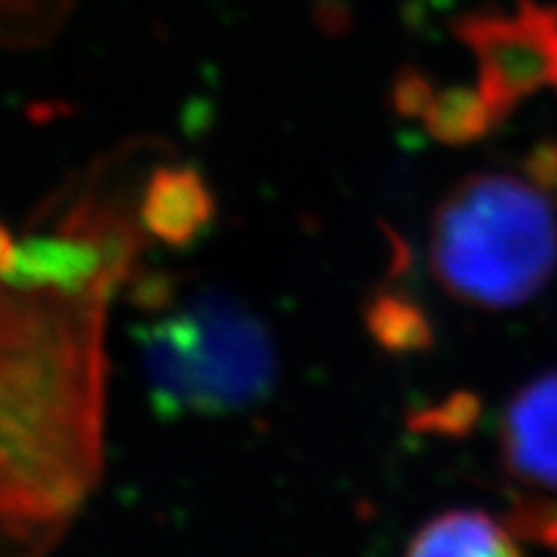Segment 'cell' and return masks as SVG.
Masks as SVG:
<instances>
[{
	"mask_svg": "<svg viewBox=\"0 0 557 557\" xmlns=\"http://www.w3.org/2000/svg\"><path fill=\"white\" fill-rule=\"evenodd\" d=\"M500 455L511 478L557 491V372L527 382L508 400Z\"/></svg>",
	"mask_w": 557,
	"mask_h": 557,
	"instance_id": "6",
	"label": "cell"
},
{
	"mask_svg": "<svg viewBox=\"0 0 557 557\" xmlns=\"http://www.w3.org/2000/svg\"><path fill=\"white\" fill-rule=\"evenodd\" d=\"M429 256L436 282L459 302L524 305L557 267L553 201L508 173H470L436 205Z\"/></svg>",
	"mask_w": 557,
	"mask_h": 557,
	"instance_id": "2",
	"label": "cell"
},
{
	"mask_svg": "<svg viewBox=\"0 0 557 557\" xmlns=\"http://www.w3.org/2000/svg\"><path fill=\"white\" fill-rule=\"evenodd\" d=\"M364 325L369 336L389 354H421L434 346V325L416 299L395 289H377L367 297Z\"/></svg>",
	"mask_w": 557,
	"mask_h": 557,
	"instance_id": "9",
	"label": "cell"
},
{
	"mask_svg": "<svg viewBox=\"0 0 557 557\" xmlns=\"http://www.w3.org/2000/svg\"><path fill=\"white\" fill-rule=\"evenodd\" d=\"M436 96L434 83L423 70L413 65H403L395 73L393 86H389V107L403 120H416L423 116V111L429 109L431 99Z\"/></svg>",
	"mask_w": 557,
	"mask_h": 557,
	"instance_id": "14",
	"label": "cell"
},
{
	"mask_svg": "<svg viewBox=\"0 0 557 557\" xmlns=\"http://www.w3.org/2000/svg\"><path fill=\"white\" fill-rule=\"evenodd\" d=\"M13 253H16V243H13V238H11V230L0 222V276L9 271Z\"/></svg>",
	"mask_w": 557,
	"mask_h": 557,
	"instance_id": "18",
	"label": "cell"
},
{
	"mask_svg": "<svg viewBox=\"0 0 557 557\" xmlns=\"http://www.w3.org/2000/svg\"><path fill=\"white\" fill-rule=\"evenodd\" d=\"M423 124L438 145L465 148L496 129L500 120L480 90L475 94L470 88H447L431 99L423 111Z\"/></svg>",
	"mask_w": 557,
	"mask_h": 557,
	"instance_id": "10",
	"label": "cell"
},
{
	"mask_svg": "<svg viewBox=\"0 0 557 557\" xmlns=\"http://www.w3.org/2000/svg\"><path fill=\"white\" fill-rule=\"evenodd\" d=\"M408 555H521L519 540L506 524L478 508H455L429 519L410 537Z\"/></svg>",
	"mask_w": 557,
	"mask_h": 557,
	"instance_id": "8",
	"label": "cell"
},
{
	"mask_svg": "<svg viewBox=\"0 0 557 557\" xmlns=\"http://www.w3.org/2000/svg\"><path fill=\"white\" fill-rule=\"evenodd\" d=\"M480 413H483V403L478 395L470 389H457L436 406L413 410L408 416V429L416 434L462 438L478 426Z\"/></svg>",
	"mask_w": 557,
	"mask_h": 557,
	"instance_id": "12",
	"label": "cell"
},
{
	"mask_svg": "<svg viewBox=\"0 0 557 557\" xmlns=\"http://www.w3.org/2000/svg\"><path fill=\"white\" fill-rule=\"evenodd\" d=\"M178 278L169 271H148L132 278L129 302L145 312L169 310L176 299Z\"/></svg>",
	"mask_w": 557,
	"mask_h": 557,
	"instance_id": "16",
	"label": "cell"
},
{
	"mask_svg": "<svg viewBox=\"0 0 557 557\" xmlns=\"http://www.w3.org/2000/svg\"><path fill=\"white\" fill-rule=\"evenodd\" d=\"M107 305L0 287V545H54L99 483Z\"/></svg>",
	"mask_w": 557,
	"mask_h": 557,
	"instance_id": "1",
	"label": "cell"
},
{
	"mask_svg": "<svg viewBox=\"0 0 557 557\" xmlns=\"http://www.w3.org/2000/svg\"><path fill=\"white\" fill-rule=\"evenodd\" d=\"M137 351L163 418L250 408L269 398L278 372L263 320L225 289H201L189 308L139 329Z\"/></svg>",
	"mask_w": 557,
	"mask_h": 557,
	"instance_id": "3",
	"label": "cell"
},
{
	"mask_svg": "<svg viewBox=\"0 0 557 557\" xmlns=\"http://www.w3.org/2000/svg\"><path fill=\"white\" fill-rule=\"evenodd\" d=\"M139 225L171 248H189L212 227L218 199L194 165H158L139 201Z\"/></svg>",
	"mask_w": 557,
	"mask_h": 557,
	"instance_id": "7",
	"label": "cell"
},
{
	"mask_svg": "<svg viewBox=\"0 0 557 557\" xmlns=\"http://www.w3.org/2000/svg\"><path fill=\"white\" fill-rule=\"evenodd\" d=\"M521 171L534 189L557 205V137L534 143L521 158Z\"/></svg>",
	"mask_w": 557,
	"mask_h": 557,
	"instance_id": "15",
	"label": "cell"
},
{
	"mask_svg": "<svg viewBox=\"0 0 557 557\" xmlns=\"http://www.w3.org/2000/svg\"><path fill=\"white\" fill-rule=\"evenodd\" d=\"M73 0H0V45H32L58 32Z\"/></svg>",
	"mask_w": 557,
	"mask_h": 557,
	"instance_id": "11",
	"label": "cell"
},
{
	"mask_svg": "<svg viewBox=\"0 0 557 557\" xmlns=\"http://www.w3.org/2000/svg\"><path fill=\"white\" fill-rule=\"evenodd\" d=\"M318 21L325 26V32L336 34L348 26V9L341 0H325L318 5Z\"/></svg>",
	"mask_w": 557,
	"mask_h": 557,
	"instance_id": "17",
	"label": "cell"
},
{
	"mask_svg": "<svg viewBox=\"0 0 557 557\" xmlns=\"http://www.w3.org/2000/svg\"><path fill=\"white\" fill-rule=\"evenodd\" d=\"M478 60V90L504 122L527 96L557 90V5L517 0L513 11H468L451 24Z\"/></svg>",
	"mask_w": 557,
	"mask_h": 557,
	"instance_id": "5",
	"label": "cell"
},
{
	"mask_svg": "<svg viewBox=\"0 0 557 557\" xmlns=\"http://www.w3.org/2000/svg\"><path fill=\"white\" fill-rule=\"evenodd\" d=\"M506 529L519 542L557 549V498L517 496L506 511Z\"/></svg>",
	"mask_w": 557,
	"mask_h": 557,
	"instance_id": "13",
	"label": "cell"
},
{
	"mask_svg": "<svg viewBox=\"0 0 557 557\" xmlns=\"http://www.w3.org/2000/svg\"><path fill=\"white\" fill-rule=\"evenodd\" d=\"M143 246L145 230L127 205L86 194L52 233L21 240L0 278L21 292L109 302L132 278Z\"/></svg>",
	"mask_w": 557,
	"mask_h": 557,
	"instance_id": "4",
	"label": "cell"
}]
</instances>
